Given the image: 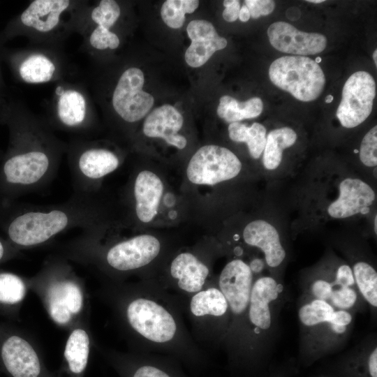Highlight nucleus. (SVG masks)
<instances>
[{"label":"nucleus","mask_w":377,"mask_h":377,"mask_svg":"<svg viewBox=\"0 0 377 377\" xmlns=\"http://www.w3.org/2000/svg\"><path fill=\"white\" fill-rule=\"evenodd\" d=\"M96 295L110 309L131 351L172 357L193 371L209 364L186 326L176 296L151 279L138 283L102 278Z\"/></svg>","instance_id":"obj_1"},{"label":"nucleus","mask_w":377,"mask_h":377,"mask_svg":"<svg viewBox=\"0 0 377 377\" xmlns=\"http://www.w3.org/2000/svg\"><path fill=\"white\" fill-rule=\"evenodd\" d=\"M15 142V151L2 167L6 185L18 194L47 186L57 174L67 142L54 134L45 119L31 110H24L19 119Z\"/></svg>","instance_id":"obj_2"},{"label":"nucleus","mask_w":377,"mask_h":377,"mask_svg":"<svg viewBox=\"0 0 377 377\" xmlns=\"http://www.w3.org/2000/svg\"><path fill=\"white\" fill-rule=\"evenodd\" d=\"M104 217L105 209L96 193H73L60 204H30L19 208L7 226V234L18 248L32 249L46 245L73 228L99 233Z\"/></svg>","instance_id":"obj_3"},{"label":"nucleus","mask_w":377,"mask_h":377,"mask_svg":"<svg viewBox=\"0 0 377 377\" xmlns=\"http://www.w3.org/2000/svg\"><path fill=\"white\" fill-rule=\"evenodd\" d=\"M29 290L40 300L51 320L66 331L90 318L91 306L85 282L70 261L54 253L48 256L34 276Z\"/></svg>","instance_id":"obj_4"},{"label":"nucleus","mask_w":377,"mask_h":377,"mask_svg":"<svg viewBox=\"0 0 377 377\" xmlns=\"http://www.w3.org/2000/svg\"><path fill=\"white\" fill-rule=\"evenodd\" d=\"M87 7L85 1L34 0L20 14L19 21L31 42L59 47L77 31Z\"/></svg>","instance_id":"obj_5"},{"label":"nucleus","mask_w":377,"mask_h":377,"mask_svg":"<svg viewBox=\"0 0 377 377\" xmlns=\"http://www.w3.org/2000/svg\"><path fill=\"white\" fill-rule=\"evenodd\" d=\"M175 296L184 316L190 322L191 334L199 346L224 341L229 321L228 304L216 281L191 295Z\"/></svg>","instance_id":"obj_6"},{"label":"nucleus","mask_w":377,"mask_h":377,"mask_svg":"<svg viewBox=\"0 0 377 377\" xmlns=\"http://www.w3.org/2000/svg\"><path fill=\"white\" fill-rule=\"evenodd\" d=\"M55 87L45 121L52 130L88 138L94 121L87 84L65 77L56 82Z\"/></svg>","instance_id":"obj_7"},{"label":"nucleus","mask_w":377,"mask_h":377,"mask_svg":"<svg viewBox=\"0 0 377 377\" xmlns=\"http://www.w3.org/2000/svg\"><path fill=\"white\" fill-rule=\"evenodd\" d=\"M68 163L74 193H96L101 180L116 170L118 154L88 138H75L67 143Z\"/></svg>","instance_id":"obj_8"},{"label":"nucleus","mask_w":377,"mask_h":377,"mask_svg":"<svg viewBox=\"0 0 377 377\" xmlns=\"http://www.w3.org/2000/svg\"><path fill=\"white\" fill-rule=\"evenodd\" d=\"M225 296L229 310V321L225 342L229 351L236 349L246 320L253 285V272L240 259L228 262L216 281Z\"/></svg>","instance_id":"obj_9"},{"label":"nucleus","mask_w":377,"mask_h":377,"mask_svg":"<svg viewBox=\"0 0 377 377\" xmlns=\"http://www.w3.org/2000/svg\"><path fill=\"white\" fill-rule=\"evenodd\" d=\"M271 82L296 99L316 100L325 84L324 73L318 63L304 56H284L274 60L269 68Z\"/></svg>","instance_id":"obj_10"},{"label":"nucleus","mask_w":377,"mask_h":377,"mask_svg":"<svg viewBox=\"0 0 377 377\" xmlns=\"http://www.w3.org/2000/svg\"><path fill=\"white\" fill-rule=\"evenodd\" d=\"M93 348L119 377H191L175 358L156 353L121 352L94 341Z\"/></svg>","instance_id":"obj_11"},{"label":"nucleus","mask_w":377,"mask_h":377,"mask_svg":"<svg viewBox=\"0 0 377 377\" xmlns=\"http://www.w3.org/2000/svg\"><path fill=\"white\" fill-rule=\"evenodd\" d=\"M242 163L230 149L210 145L200 147L191 157L186 169L189 181L195 184L214 185L237 177Z\"/></svg>","instance_id":"obj_12"},{"label":"nucleus","mask_w":377,"mask_h":377,"mask_svg":"<svg viewBox=\"0 0 377 377\" xmlns=\"http://www.w3.org/2000/svg\"><path fill=\"white\" fill-rule=\"evenodd\" d=\"M144 73L130 67L120 75L114 85L111 104L114 113L124 122L133 124L142 119L152 108L154 98L142 89Z\"/></svg>","instance_id":"obj_13"},{"label":"nucleus","mask_w":377,"mask_h":377,"mask_svg":"<svg viewBox=\"0 0 377 377\" xmlns=\"http://www.w3.org/2000/svg\"><path fill=\"white\" fill-rule=\"evenodd\" d=\"M376 96V82L367 71H359L346 81L336 115L341 126L351 128L370 115Z\"/></svg>","instance_id":"obj_14"},{"label":"nucleus","mask_w":377,"mask_h":377,"mask_svg":"<svg viewBox=\"0 0 377 377\" xmlns=\"http://www.w3.org/2000/svg\"><path fill=\"white\" fill-rule=\"evenodd\" d=\"M209 266L195 253L184 251L170 261L167 276L154 280L166 291L178 296H189L213 282Z\"/></svg>","instance_id":"obj_15"},{"label":"nucleus","mask_w":377,"mask_h":377,"mask_svg":"<svg viewBox=\"0 0 377 377\" xmlns=\"http://www.w3.org/2000/svg\"><path fill=\"white\" fill-rule=\"evenodd\" d=\"M59 47L36 45L26 52L17 67L25 83L38 84L57 82L68 75L65 59Z\"/></svg>","instance_id":"obj_16"},{"label":"nucleus","mask_w":377,"mask_h":377,"mask_svg":"<svg viewBox=\"0 0 377 377\" xmlns=\"http://www.w3.org/2000/svg\"><path fill=\"white\" fill-rule=\"evenodd\" d=\"M281 290V285L270 276L260 277L253 283L246 320L235 355L246 337L269 329L272 323L269 304L278 298Z\"/></svg>","instance_id":"obj_17"},{"label":"nucleus","mask_w":377,"mask_h":377,"mask_svg":"<svg viewBox=\"0 0 377 377\" xmlns=\"http://www.w3.org/2000/svg\"><path fill=\"white\" fill-rule=\"evenodd\" d=\"M94 340L90 330V318L68 331L61 364L54 377H84Z\"/></svg>","instance_id":"obj_18"},{"label":"nucleus","mask_w":377,"mask_h":377,"mask_svg":"<svg viewBox=\"0 0 377 377\" xmlns=\"http://www.w3.org/2000/svg\"><path fill=\"white\" fill-rule=\"evenodd\" d=\"M267 36L272 46L278 51L298 56L320 53L327 45L324 35L302 31L281 21L274 22L268 27Z\"/></svg>","instance_id":"obj_19"},{"label":"nucleus","mask_w":377,"mask_h":377,"mask_svg":"<svg viewBox=\"0 0 377 377\" xmlns=\"http://www.w3.org/2000/svg\"><path fill=\"white\" fill-rule=\"evenodd\" d=\"M376 200L374 189L365 182L348 177L339 185V196L327 208L334 219H346L357 214H366Z\"/></svg>","instance_id":"obj_20"},{"label":"nucleus","mask_w":377,"mask_h":377,"mask_svg":"<svg viewBox=\"0 0 377 377\" xmlns=\"http://www.w3.org/2000/svg\"><path fill=\"white\" fill-rule=\"evenodd\" d=\"M186 31L191 43L184 57L186 64L193 68L205 64L215 52L224 49L228 43L217 34L214 25L205 20H192Z\"/></svg>","instance_id":"obj_21"},{"label":"nucleus","mask_w":377,"mask_h":377,"mask_svg":"<svg viewBox=\"0 0 377 377\" xmlns=\"http://www.w3.org/2000/svg\"><path fill=\"white\" fill-rule=\"evenodd\" d=\"M184 124L181 113L172 105H163L154 110L145 119L143 133L149 138H160L179 149H184L187 140L178 131Z\"/></svg>","instance_id":"obj_22"},{"label":"nucleus","mask_w":377,"mask_h":377,"mask_svg":"<svg viewBox=\"0 0 377 377\" xmlns=\"http://www.w3.org/2000/svg\"><path fill=\"white\" fill-rule=\"evenodd\" d=\"M163 192L161 179L154 172L142 170L136 175L133 185L135 213L142 223H149L157 214Z\"/></svg>","instance_id":"obj_23"},{"label":"nucleus","mask_w":377,"mask_h":377,"mask_svg":"<svg viewBox=\"0 0 377 377\" xmlns=\"http://www.w3.org/2000/svg\"><path fill=\"white\" fill-rule=\"evenodd\" d=\"M243 239L249 246L260 249L270 267L279 266L286 258L279 232L269 222L258 219L248 223L243 230Z\"/></svg>","instance_id":"obj_24"},{"label":"nucleus","mask_w":377,"mask_h":377,"mask_svg":"<svg viewBox=\"0 0 377 377\" xmlns=\"http://www.w3.org/2000/svg\"><path fill=\"white\" fill-rule=\"evenodd\" d=\"M297 133L290 127L284 126L271 131L266 136L263 163L269 170L276 169L281 163L283 151L293 146L297 140Z\"/></svg>","instance_id":"obj_25"},{"label":"nucleus","mask_w":377,"mask_h":377,"mask_svg":"<svg viewBox=\"0 0 377 377\" xmlns=\"http://www.w3.org/2000/svg\"><path fill=\"white\" fill-rule=\"evenodd\" d=\"M263 110V103L258 97L239 102L230 96H223L219 100L216 112L220 118L231 124L256 118L262 113Z\"/></svg>","instance_id":"obj_26"},{"label":"nucleus","mask_w":377,"mask_h":377,"mask_svg":"<svg viewBox=\"0 0 377 377\" xmlns=\"http://www.w3.org/2000/svg\"><path fill=\"white\" fill-rule=\"evenodd\" d=\"M229 138L236 142H246L249 154L253 158L258 159L263 152L267 131L265 127L258 122H254L248 126L240 122H233L229 124Z\"/></svg>","instance_id":"obj_27"},{"label":"nucleus","mask_w":377,"mask_h":377,"mask_svg":"<svg viewBox=\"0 0 377 377\" xmlns=\"http://www.w3.org/2000/svg\"><path fill=\"white\" fill-rule=\"evenodd\" d=\"M28 290L27 278L10 272H0V305L19 309Z\"/></svg>","instance_id":"obj_28"},{"label":"nucleus","mask_w":377,"mask_h":377,"mask_svg":"<svg viewBox=\"0 0 377 377\" xmlns=\"http://www.w3.org/2000/svg\"><path fill=\"white\" fill-rule=\"evenodd\" d=\"M355 283L364 300L372 306H377V273L364 261L357 262L353 267Z\"/></svg>","instance_id":"obj_29"},{"label":"nucleus","mask_w":377,"mask_h":377,"mask_svg":"<svg viewBox=\"0 0 377 377\" xmlns=\"http://www.w3.org/2000/svg\"><path fill=\"white\" fill-rule=\"evenodd\" d=\"M336 309L327 302L313 299L302 305L298 311V316L302 325L314 327L325 323L328 324L334 317Z\"/></svg>","instance_id":"obj_30"},{"label":"nucleus","mask_w":377,"mask_h":377,"mask_svg":"<svg viewBox=\"0 0 377 377\" xmlns=\"http://www.w3.org/2000/svg\"><path fill=\"white\" fill-rule=\"evenodd\" d=\"M198 6V0H167L161 8V16L169 27L179 29L185 21V14L193 13Z\"/></svg>","instance_id":"obj_31"},{"label":"nucleus","mask_w":377,"mask_h":377,"mask_svg":"<svg viewBox=\"0 0 377 377\" xmlns=\"http://www.w3.org/2000/svg\"><path fill=\"white\" fill-rule=\"evenodd\" d=\"M360 159L367 167L377 165V126L371 128L364 136L360 149Z\"/></svg>","instance_id":"obj_32"},{"label":"nucleus","mask_w":377,"mask_h":377,"mask_svg":"<svg viewBox=\"0 0 377 377\" xmlns=\"http://www.w3.org/2000/svg\"><path fill=\"white\" fill-rule=\"evenodd\" d=\"M332 293L328 302L337 310H348L352 308L357 302V294L353 288L341 287L331 283Z\"/></svg>","instance_id":"obj_33"},{"label":"nucleus","mask_w":377,"mask_h":377,"mask_svg":"<svg viewBox=\"0 0 377 377\" xmlns=\"http://www.w3.org/2000/svg\"><path fill=\"white\" fill-rule=\"evenodd\" d=\"M244 3L253 19L272 13L275 7V3L272 0H246Z\"/></svg>","instance_id":"obj_34"},{"label":"nucleus","mask_w":377,"mask_h":377,"mask_svg":"<svg viewBox=\"0 0 377 377\" xmlns=\"http://www.w3.org/2000/svg\"><path fill=\"white\" fill-rule=\"evenodd\" d=\"M352 321V315L346 310H336L329 325L331 330L337 334H343Z\"/></svg>","instance_id":"obj_35"},{"label":"nucleus","mask_w":377,"mask_h":377,"mask_svg":"<svg viewBox=\"0 0 377 377\" xmlns=\"http://www.w3.org/2000/svg\"><path fill=\"white\" fill-rule=\"evenodd\" d=\"M310 292L314 299L328 302L332 293V286L327 280L317 279L311 284Z\"/></svg>","instance_id":"obj_36"},{"label":"nucleus","mask_w":377,"mask_h":377,"mask_svg":"<svg viewBox=\"0 0 377 377\" xmlns=\"http://www.w3.org/2000/svg\"><path fill=\"white\" fill-rule=\"evenodd\" d=\"M333 282L341 287L353 288L355 283L351 267L346 264L340 265L337 269Z\"/></svg>","instance_id":"obj_37"},{"label":"nucleus","mask_w":377,"mask_h":377,"mask_svg":"<svg viewBox=\"0 0 377 377\" xmlns=\"http://www.w3.org/2000/svg\"><path fill=\"white\" fill-rule=\"evenodd\" d=\"M239 1L235 0L232 5L226 7L223 11V19L229 22H235L239 17Z\"/></svg>","instance_id":"obj_38"},{"label":"nucleus","mask_w":377,"mask_h":377,"mask_svg":"<svg viewBox=\"0 0 377 377\" xmlns=\"http://www.w3.org/2000/svg\"><path fill=\"white\" fill-rule=\"evenodd\" d=\"M369 371L371 377H377V348L375 347L367 357Z\"/></svg>","instance_id":"obj_39"},{"label":"nucleus","mask_w":377,"mask_h":377,"mask_svg":"<svg viewBox=\"0 0 377 377\" xmlns=\"http://www.w3.org/2000/svg\"><path fill=\"white\" fill-rule=\"evenodd\" d=\"M250 17H251V15H250V13L248 8L245 5L242 6L239 10L238 18L242 22H246L250 19Z\"/></svg>","instance_id":"obj_40"},{"label":"nucleus","mask_w":377,"mask_h":377,"mask_svg":"<svg viewBox=\"0 0 377 377\" xmlns=\"http://www.w3.org/2000/svg\"><path fill=\"white\" fill-rule=\"evenodd\" d=\"M6 254V249L2 241L0 240V261L3 260Z\"/></svg>","instance_id":"obj_41"},{"label":"nucleus","mask_w":377,"mask_h":377,"mask_svg":"<svg viewBox=\"0 0 377 377\" xmlns=\"http://www.w3.org/2000/svg\"><path fill=\"white\" fill-rule=\"evenodd\" d=\"M235 0H225L223 2V5L226 8L234 3Z\"/></svg>","instance_id":"obj_42"},{"label":"nucleus","mask_w":377,"mask_h":377,"mask_svg":"<svg viewBox=\"0 0 377 377\" xmlns=\"http://www.w3.org/2000/svg\"><path fill=\"white\" fill-rule=\"evenodd\" d=\"M333 98H333V96H332V95H327V96H326V98H325V103H331V102L333 101Z\"/></svg>","instance_id":"obj_43"},{"label":"nucleus","mask_w":377,"mask_h":377,"mask_svg":"<svg viewBox=\"0 0 377 377\" xmlns=\"http://www.w3.org/2000/svg\"><path fill=\"white\" fill-rule=\"evenodd\" d=\"M377 50L376 49L373 53V59L374 61L376 66H377Z\"/></svg>","instance_id":"obj_44"},{"label":"nucleus","mask_w":377,"mask_h":377,"mask_svg":"<svg viewBox=\"0 0 377 377\" xmlns=\"http://www.w3.org/2000/svg\"><path fill=\"white\" fill-rule=\"evenodd\" d=\"M307 2H311L313 3H319L325 1V0H306Z\"/></svg>","instance_id":"obj_45"},{"label":"nucleus","mask_w":377,"mask_h":377,"mask_svg":"<svg viewBox=\"0 0 377 377\" xmlns=\"http://www.w3.org/2000/svg\"><path fill=\"white\" fill-rule=\"evenodd\" d=\"M374 230H375V233L376 234V232H377V225H376V223H377V216H376V215L374 217Z\"/></svg>","instance_id":"obj_46"},{"label":"nucleus","mask_w":377,"mask_h":377,"mask_svg":"<svg viewBox=\"0 0 377 377\" xmlns=\"http://www.w3.org/2000/svg\"><path fill=\"white\" fill-rule=\"evenodd\" d=\"M317 59L315 61L316 63L320 62L321 61L320 57L316 58Z\"/></svg>","instance_id":"obj_47"}]
</instances>
